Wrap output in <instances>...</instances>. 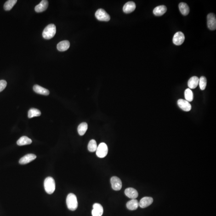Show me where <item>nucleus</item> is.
<instances>
[{
	"label": "nucleus",
	"mask_w": 216,
	"mask_h": 216,
	"mask_svg": "<svg viewBox=\"0 0 216 216\" xmlns=\"http://www.w3.org/2000/svg\"><path fill=\"white\" fill-rule=\"evenodd\" d=\"M66 203L69 209L71 211L76 210L78 206L76 195L73 193L69 194L66 197Z\"/></svg>",
	"instance_id": "1"
},
{
	"label": "nucleus",
	"mask_w": 216,
	"mask_h": 216,
	"mask_svg": "<svg viewBox=\"0 0 216 216\" xmlns=\"http://www.w3.org/2000/svg\"><path fill=\"white\" fill-rule=\"evenodd\" d=\"M56 33V27L53 24H49L46 26L42 32V36L46 39H50L54 37Z\"/></svg>",
	"instance_id": "2"
},
{
	"label": "nucleus",
	"mask_w": 216,
	"mask_h": 216,
	"mask_svg": "<svg viewBox=\"0 0 216 216\" xmlns=\"http://www.w3.org/2000/svg\"><path fill=\"white\" fill-rule=\"evenodd\" d=\"M45 190L48 194H53L55 190V183L54 179L52 177L46 178L44 181Z\"/></svg>",
	"instance_id": "3"
},
{
	"label": "nucleus",
	"mask_w": 216,
	"mask_h": 216,
	"mask_svg": "<svg viewBox=\"0 0 216 216\" xmlns=\"http://www.w3.org/2000/svg\"><path fill=\"white\" fill-rule=\"evenodd\" d=\"M96 155L98 157L103 158L107 155L108 152L107 145L104 143L99 144L96 150Z\"/></svg>",
	"instance_id": "4"
},
{
	"label": "nucleus",
	"mask_w": 216,
	"mask_h": 216,
	"mask_svg": "<svg viewBox=\"0 0 216 216\" xmlns=\"http://www.w3.org/2000/svg\"><path fill=\"white\" fill-rule=\"evenodd\" d=\"M97 19L102 21H108L110 20V16L104 9L100 8L98 9L95 14Z\"/></svg>",
	"instance_id": "5"
},
{
	"label": "nucleus",
	"mask_w": 216,
	"mask_h": 216,
	"mask_svg": "<svg viewBox=\"0 0 216 216\" xmlns=\"http://www.w3.org/2000/svg\"><path fill=\"white\" fill-rule=\"evenodd\" d=\"M207 25L209 29L214 30L216 29V18L215 14L210 13L207 15Z\"/></svg>",
	"instance_id": "6"
},
{
	"label": "nucleus",
	"mask_w": 216,
	"mask_h": 216,
	"mask_svg": "<svg viewBox=\"0 0 216 216\" xmlns=\"http://www.w3.org/2000/svg\"><path fill=\"white\" fill-rule=\"evenodd\" d=\"M112 187L113 190L118 191L121 190L122 187V182L121 179L117 177L114 176L110 179Z\"/></svg>",
	"instance_id": "7"
},
{
	"label": "nucleus",
	"mask_w": 216,
	"mask_h": 216,
	"mask_svg": "<svg viewBox=\"0 0 216 216\" xmlns=\"http://www.w3.org/2000/svg\"><path fill=\"white\" fill-rule=\"evenodd\" d=\"M185 36L181 32H178L174 34L173 38V42L176 45H180L184 42Z\"/></svg>",
	"instance_id": "8"
},
{
	"label": "nucleus",
	"mask_w": 216,
	"mask_h": 216,
	"mask_svg": "<svg viewBox=\"0 0 216 216\" xmlns=\"http://www.w3.org/2000/svg\"><path fill=\"white\" fill-rule=\"evenodd\" d=\"M103 213V208L100 204L94 203L93 205V209L92 211L93 216H102Z\"/></svg>",
	"instance_id": "9"
},
{
	"label": "nucleus",
	"mask_w": 216,
	"mask_h": 216,
	"mask_svg": "<svg viewBox=\"0 0 216 216\" xmlns=\"http://www.w3.org/2000/svg\"><path fill=\"white\" fill-rule=\"evenodd\" d=\"M177 104L179 108L184 111L188 112L191 110L192 106L190 103L184 99H179L177 101Z\"/></svg>",
	"instance_id": "10"
},
{
	"label": "nucleus",
	"mask_w": 216,
	"mask_h": 216,
	"mask_svg": "<svg viewBox=\"0 0 216 216\" xmlns=\"http://www.w3.org/2000/svg\"><path fill=\"white\" fill-rule=\"evenodd\" d=\"M36 158V156L34 154H27L20 159L19 161V163L21 165L26 164L29 163L31 161H34Z\"/></svg>",
	"instance_id": "11"
},
{
	"label": "nucleus",
	"mask_w": 216,
	"mask_h": 216,
	"mask_svg": "<svg viewBox=\"0 0 216 216\" xmlns=\"http://www.w3.org/2000/svg\"><path fill=\"white\" fill-rule=\"evenodd\" d=\"M153 199L152 197L146 196L143 198L139 202V206L141 208H145L152 204Z\"/></svg>",
	"instance_id": "12"
},
{
	"label": "nucleus",
	"mask_w": 216,
	"mask_h": 216,
	"mask_svg": "<svg viewBox=\"0 0 216 216\" xmlns=\"http://www.w3.org/2000/svg\"><path fill=\"white\" fill-rule=\"evenodd\" d=\"M125 193L127 197L132 199H135L138 196V193L135 189L133 188H128L125 189Z\"/></svg>",
	"instance_id": "13"
},
{
	"label": "nucleus",
	"mask_w": 216,
	"mask_h": 216,
	"mask_svg": "<svg viewBox=\"0 0 216 216\" xmlns=\"http://www.w3.org/2000/svg\"><path fill=\"white\" fill-rule=\"evenodd\" d=\"M48 1L42 0L39 5L35 7V11L37 13H41L46 10L48 8Z\"/></svg>",
	"instance_id": "14"
},
{
	"label": "nucleus",
	"mask_w": 216,
	"mask_h": 216,
	"mask_svg": "<svg viewBox=\"0 0 216 216\" xmlns=\"http://www.w3.org/2000/svg\"><path fill=\"white\" fill-rule=\"evenodd\" d=\"M136 5L133 1L127 2L123 6V11L124 13H130L133 12L135 9Z\"/></svg>",
	"instance_id": "15"
},
{
	"label": "nucleus",
	"mask_w": 216,
	"mask_h": 216,
	"mask_svg": "<svg viewBox=\"0 0 216 216\" xmlns=\"http://www.w3.org/2000/svg\"><path fill=\"white\" fill-rule=\"evenodd\" d=\"M33 90L38 94L47 96L49 94V91L45 88H43L39 85H36L34 86Z\"/></svg>",
	"instance_id": "16"
},
{
	"label": "nucleus",
	"mask_w": 216,
	"mask_h": 216,
	"mask_svg": "<svg viewBox=\"0 0 216 216\" xmlns=\"http://www.w3.org/2000/svg\"><path fill=\"white\" fill-rule=\"evenodd\" d=\"M70 46V42L65 40L59 42L57 45V48L60 51H65L69 49Z\"/></svg>",
	"instance_id": "17"
},
{
	"label": "nucleus",
	"mask_w": 216,
	"mask_h": 216,
	"mask_svg": "<svg viewBox=\"0 0 216 216\" xmlns=\"http://www.w3.org/2000/svg\"><path fill=\"white\" fill-rule=\"evenodd\" d=\"M199 83V78L196 76H193L188 81V87L190 89H195L198 85Z\"/></svg>",
	"instance_id": "18"
},
{
	"label": "nucleus",
	"mask_w": 216,
	"mask_h": 216,
	"mask_svg": "<svg viewBox=\"0 0 216 216\" xmlns=\"http://www.w3.org/2000/svg\"><path fill=\"white\" fill-rule=\"evenodd\" d=\"M167 11V7L165 5H160L155 7L153 10V13L155 15L160 16L164 14Z\"/></svg>",
	"instance_id": "19"
},
{
	"label": "nucleus",
	"mask_w": 216,
	"mask_h": 216,
	"mask_svg": "<svg viewBox=\"0 0 216 216\" xmlns=\"http://www.w3.org/2000/svg\"><path fill=\"white\" fill-rule=\"evenodd\" d=\"M127 207L130 210L134 211L137 209L139 206V202L135 199H133L128 201L127 203Z\"/></svg>",
	"instance_id": "20"
},
{
	"label": "nucleus",
	"mask_w": 216,
	"mask_h": 216,
	"mask_svg": "<svg viewBox=\"0 0 216 216\" xmlns=\"http://www.w3.org/2000/svg\"><path fill=\"white\" fill-rule=\"evenodd\" d=\"M32 143L31 139L27 137L23 136L17 140V144L19 146H23L31 144Z\"/></svg>",
	"instance_id": "21"
},
{
	"label": "nucleus",
	"mask_w": 216,
	"mask_h": 216,
	"mask_svg": "<svg viewBox=\"0 0 216 216\" xmlns=\"http://www.w3.org/2000/svg\"><path fill=\"white\" fill-rule=\"evenodd\" d=\"M179 8L181 13L183 15H188L189 13V8L187 4L184 2H181L179 4Z\"/></svg>",
	"instance_id": "22"
},
{
	"label": "nucleus",
	"mask_w": 216,
	"mask_h": 216,
	"mask_svg": "<svg viewBox=\"0 0 216 216\" xmlns=\"http://www.w3.org/2000/svg\"><path fill=\"white\" fill-rule=\"evenodd\" d=\"M88 129V125L86 122H82L78 127V132L81 136L83 135Z\"/></svg>",
	"instance_id": "23"
},
{
	"label": "nucleus",
	"mask_w": 216,
	"mask_h": 216,
	"mask_svg": "<svg viewBox=\"0 0 216 216\" xmlns=\"http://www.w3.org/2000/svg\"><path fill=\"white\" fill-rule=\"evenodd\" d=\"M17 0H9L7 1L5 3L4 5V8L5 11H8L11 10L14 7L15 4L17 3Z\"/></svg>",
	"instance_id": "24"
},
{
	"label": "nucleus",
	"mask_w": 216,
	"mask_h": 216,
	"mask_svg": "<svg viewBox=\"0 0 216 216\" xmlns=\"http://www.w3.org/2000/svg\"><path fill=\"white\" fill-rule=\"evenodd\" d=\"M41 112L38 109L32 108L30 109L28 112V117L29 118H32L35 116H41Z\"/></svg>",
	"instance_id": "25"
},
{
	"label": "nucleus",
	"mask_w": 216,
	"mask_h": 216,
	"mask_svg": "<svg viewBox=\"0 0 216 216\" xmlns=\"http://www.w3.org/2000/svg\"><path fill=\"white\" fill-rule=\"evenodd\" d=\"M184 97L186 100L188 102H191L193 99V94L190 88H187L184 92Z\"/></svg>",
	"instance_id": "26"
},
{
	"label": "nucleus",
	"mask_w": 216,
	"mask_h": 216,
	"mask_svg": "<svg viewBox=\"0 0 216 216\" xmlns=\"http://www.w3.org/2000/svg\"><path fill=\"white\" fill-rule=\"evenodd\" d=\"M96 141L94 139H92L89 141L88 145V149L91 152H94L96 151L97 148Z\"/></svg>",
	"instance_id": "27"
},
{
	"label": "nucleus",
	"mask_w": 216,
	"mask_h": 216,
	"mask_svg": "<svg viewBox=\"0 0 216 216\" xmlns=\"http://www.w3.org/2000/svg\"><path fill=\"white\" fill-rule=\"evenodd\" d=\"M199 84L201 90H204L205 89L207 84V79L204 76H201L199 79Z\"/></svg>",
	"instance_id": "28"
},
{
	"label": "nucleus",
	"mask_w": 216,
	"mask_h": 216,
	"mask_svg": "<svg viewBox=\"0 0 216 216\" xmlns=\"http://www.w3.org/2000/svg\"><path fill=\"white\" fill-rule=\"evenodd\" d=\"M7 85V81L4 80H0V92L5 89Z\"/></svg>",
	"instance_id": "29"
}]
</instances>
